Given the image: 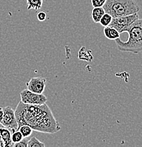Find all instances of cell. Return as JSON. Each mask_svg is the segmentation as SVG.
<instances>
[{"mask_svg":"<svg viewBox=\"0 0 142 147\" xmlns=\"http://www.w3.org/2000/svg\"><path fill=\"white\" fill-rule=\"evenodd\" d=\"M26 138H24L21 141H20L19 142L17 143L13 144V146L14 147H28V141L26 140Z\"/></svg>","mask_w":142,"mask_h":147,"instance_id":"17","label":"cell"},{"mask_svg":"<svg viewBox=\"0 0 142 147\" xmlns=\"http://www.w3.org/2000/svg\"><path fill=\"white\" fill-rule=\"evenodd\" d=\"M27 89L36 93H42L46 86V79L43 77H33L26 83Z\"/></svg>","mask_w":142,"mask_h":147,"instance_id":"7","label":"cell"},{"mask_svg":"<svg viewBox=\"0 0 142 147\" xmlns=\"http://www.w3.org/2000/svg\"><path fill=\"white\" fill-rule=\"evenodd\" d=\"M0 137L1 138L3 143L5 147H11L13 146V143L11 140V131L9 129L0 127Z\"/></svg>","mask_w":142,"mask_h":147,"instance_id":"8","label":"cell"},{"mask_svg":"<svg viewBox=\"0 0 142 147\" xmlns=\"http://www.w3.org/2000/svg\"><path fill=\"white\" fill-rule=\"evenodd\" d=\"M21 101L26 104L31 105H42L46 103L47 98L42 93H36L29 91L28 89H24L20 93Z\"/></svg>","mask_w":142,"mask_h":147,"instance_id":"5","label":"cell"},{"mask_svg":"<svg viewBox=\"0 0 142 147\" xmlns=\"http://www.w3.org/2000/svg\"><path fill=\"white\" fill-rule=\"evenodd\" d=\"M45 144L40 141H39L36 137H33L30 138V139L28 141V147H44Z\"/></svg>","mask_w":142,"mask_h":147,"instance_id":"14","label":"cell"},{"mask_svg":"<svg viewBox=\"0 0 142 147\" xmlns=\"http://www.w3.org/2000/svg\"><path fill=\"white\" fill-rule=\"evenodd\" d=\"M129 37L127 41L120 38L114 40L117 49L120 51L137 54L142 51V18H138L129 27Z\"/></svg>","mask_w":142,"mask_h":147,"instance_id":"2","label":"cell"},{"mask_svg":"<svg viewBox=\"0 0 142 147\" xmlns=\"http://www.w3.org/2000/svg\"><path fill=\"white\" fill-rule=\"evenodd\" d=\"M18 130H19V131H21V133L22 134L24 138L29 137L31 135L32 133H33V129L30 127H29L28 125H24L20 126L19 129H18Z\"/></svg>","mask_w":142,"mask_h":147,"instance_id":"12","label":"cell"},{"mask_svg":"<svg viewBox=\"0 0 142 147\" xmlns=\"http://www.w3.org/2000/svg\"><path fill=\"white\" fill-rule=\"evenodd\" d=\"M14 111L19 127L26 125L33 131L47 134H55L61 129L60 125L46 103L31 105L20 101Z\"/></svg>","mask_w":142,"mask_h":147,"instance_id":"1","label":"cell"},{"mask_svg":"<svg viewBox=\"0 0 142 147\" xmlns=\"http://www.w3.org/2000/svg\"><path fill=\"white\" fill-rule=\"evenodd\" d=\"M112 19V16L111 15H110L109 13H105L104 15L102 16L101 19L100 20L99 23L100 24V25L103 26H108L110 25V24L111 23Z\"/></svg>","mask_w":142,"mask_h":147,"instance_id":"13","label":"cell"},{"mask_svg":"<svg viewBox=\"0 0 142 147\" xmlns=\"http://www.w3.org/2000/svg\"><path fill=\"white\" fill-rule=\"evenodd\" d=\"M105 13V11L103 7H94V9L91 12V17H92L94 22L96 24L99 23Z\"/></svg>","mask_w":142,"mask_h":147,"instance_id":"10","label":"cell"},{"mask_svg":"<svg viewBox=\"0 0 142 147\" xmlns=\"http://www.w3.org/2000/svg\"><path fill=\"white\" fill-rule=\"evenodd\" d=\"M106 0H91V4L94 7H103Z\"/></svg>","mask_w":142,"mask_h":147,"instance_id":"16","label":"cell"},{"mask_svg":"<svg viewBox=\"0 0 142 147\" xmlns=\"http://www.w3.org/2000/svg\"><path fill=\"white\" fill-rule=\"evenodd\" d=\"M103 33H104L105 36L109 40H114L117 38H120V33L114 28L110 26L104 28Z\"/></svg>","mask_w":142,"mask_h":147,"instance_id":"9","label":"cell"},{"mask_svg":"<svg viewBox=\"0 0 142 147\" xmlns=\"http://www.w3.org/2000/svg\"><path fill=\"white\" fill-rule=\"evenodd\" d=\"M3 115H4V110H3V108H0V123L1 122V120H2Z\"/></svg>","mask_w":142,"mask_h":147,"instance_id":"19","label":"cell"},{"mask_svg":"<svg viewBox=\"0 0 142 147\" xmlns=\"http://www.w3.org/2000/svg\"><path fill=\"white\" fill-rule=\"evenodd\" d=\"M2 108L4 110V115L0 125H1V126L10 129L11 131L18 130L19 125L16 121L14 110L12 109V108L9 106L4 107Z\"/></svg>","mask_w":142,"mask_h":147,"instance_id":"6","label":"cell"},{"mask_svg":"<svg viewBox=\"0 0 142 147\" xmlns=\"http://www.w3.org/2000/svg\"><path fill=\"white\" fill-rule=\"evenodd\" d=\"M23 139H24V137H23L22 134H21L19 130L11 131V140L13 144L19 142Z\"/></svg>","mask_w":142,"mask_h":147,"instance_id":"15","label":"cell"},{"mask_svg":"<svg viewBox=\"0 0 142 147\" xmlns=\"http://www.w3.org/2000/svg\"><path fill=\"white\" fill-rule=\"evenodd\" d=\"M0 147H4V144L3 143L2 140H1V138L0 137Z\"/></svg>","mask_w":142,"mask_h":147,"instance_id":"20","label":"cell"},{"mask_svg":"<svg viewBox=\"0 0 142 147\" xmlns=\"http://www.w3.org/2000/svg\"><path fill=\"white\" fill-rule=\"evenodd\" d=\"M103 7L112 18L138 13L140 9L134 0H106Z\"/></svg>","mask_w":142,"mask_h":147,"instance_id":"3","label":"cell"},{"mask_svg":"<svg viewBox=\"0 0 142 147\" xmlns=\"http://www.w3.org/2000/svg\"><path fill=\"white\" fill-rule=\"evenodd\" d=\"M138 18V13L127 15V16L112 18V21L109 26L114 28L120 33H122L124 32L127 31L129 27Z\"/></svg>","mask_w":142,"mask_h":147,"instance_id":"4","label":"cell"},{"mask_svg":"<svg viewBox=\"0 0 142 147\" xmlns=\"http://www.w3.org/2000/svg\"><path fill=\"white\" fill-rule=\"evenodd\" d=\"M37 18L38 20L40 21H44L47 18V14L44 11H40L38 12L37 14Z\"/></svg>","mask_w":142,"mask_h":147,"instance_id":"18","label":"cell"},{"mask_svg":"<svg viewBox=\"0 0 142 147\" xmlns=\"http://www.w3.org/2000/svg\"><path fill=\"white\" fill-rule=\"evenodd\" d=\"M27 9H34L38 11L42 8L43 0H26Z\"/></svg>","mask_w":142,"mask_h":147,"instance_id":"11","label":"cell"}]
</instances>
